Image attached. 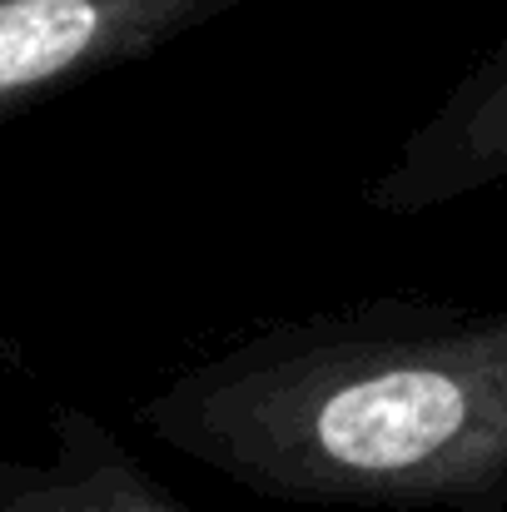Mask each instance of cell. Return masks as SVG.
I'll use <instances>...</instances> for the list:
<instances>
[{
  "instance_id": "1",
  "label": "cell",
  "mask_w": 507,
  "mask_h": 512,
  "mask_svg": "<svg viewBox=\"0 0 507 512\" xmlns=\"http://www.w3.org/2000/svg\"><path fill=\"white\" fill-rule=\"evenodd\" d=\"M135 423L274 503L507 512V304L279 319L160 383Z\"/></svg>"
},
{
  "instance_id": "2",
  "label": "cell",
  "mask_w": 507,
  "mask_h": 512,
  "mask_svg": "<svg viewBox=\"0 0 507 512\" xmlns=\"http://www.w3.org/2000/svg\"><path fill=\"white\" fill-rule=\"evenodd\" d=\"M219 0H0V125L194 25Z\"/></svg>"
},
{
  "instance_id": "3",
  "label": "cell",
  "mask_w": 507,
  "mask_h": 512,
  "mask_svg": "<svg viewBox=\"0 0 507 512\" xmlns=\"http://www.w3.org/2000/svg\"><path fill=\"white\" fill-rule=\"evenodd\" d=\"M0 512H194L85 408H55L50 458L0 453Z\"/></svg>"
}]
</instances>
